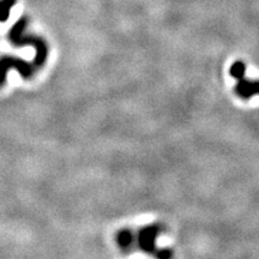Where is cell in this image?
Masks as SVG:
<instances>
[{"label": "cell", "instance_id": "4", "mask_svg": "<svg viewBox=\"0 0 259 259\" xmlns=\"http://www.w3.org/2000/svg\"><path fill=\"white\" fill-rule=\"evenodd\" d=\"M157 233V229L155 227L148 228L142 233V240H143V247L147 248L148 251H153L154 248V240H155V235Z\"/></svg>", "mask_w": 259, "mask_h": 259}, {"label": "cell", "instance_id": "2", "mask_svg": "<svg viewBox=\"0 0 259 259\" xmlns=\"http://www.w3.org/2000/svg\"><path fill=\"white\" fill-rule=\"evenodd\" d=\"M9 70H16L23 78L29 79L32 78L34 72L36 71V67L33 63L20 59L15 57H4L0 59V86L4 85L6 81V73Z\"/></svg>", "mask_w": 259, "mask_h": 259}, {"label": "cell", "instance_id": "3", "mask_svg": "<svg viewBox=\"0 0 259 259\" xmlns=\"http://www.w3.org/2000/svg\"><path fill=\"white\" fill-rule=\"evenodd\" d=\"M232 75L239 79V84H237V94L241 95L242 97H251V95L258 92L259 94V82H247L243 79V72H245V66L242 63H236L232 66L230 70Z\"/></svg>", "mask_w": 259, "mask_h": 259}, {"label": "cell", "instance_id": "1", "mask_svg": "<svg viewBox=\"0 0 259 259\" xmlns=\"http://www.w3.org/2000/svg\"><path fill=\"white\" fill-rule=\"evenodd\" d=\"M27 24L28 20L26 17L18 20L17 23L11 28L10 33H9V40L15 46L29 45L36 49L35 60L33 61V64L36 67V70H38L45 64L46 59H47L48 48L46 42L41 38H38V36L34 35H24V30H26Z\"/></svg>", "mask_w": 259, "mask_h": 259}, {"label": "cell", "instance_id": "5", "mask_svg": "<svg viewBox=\"0 0 259 259\" xmlns=\"http://www.w3.org/2000/svg\"><path fill=\"white\" fill-rule=\"evenodd\" d=\"M17 0H0V22H6L11 14V9L16 5Z\"/></svg>", "mask_w": 259, "mask_h": 259}]
</instances>
